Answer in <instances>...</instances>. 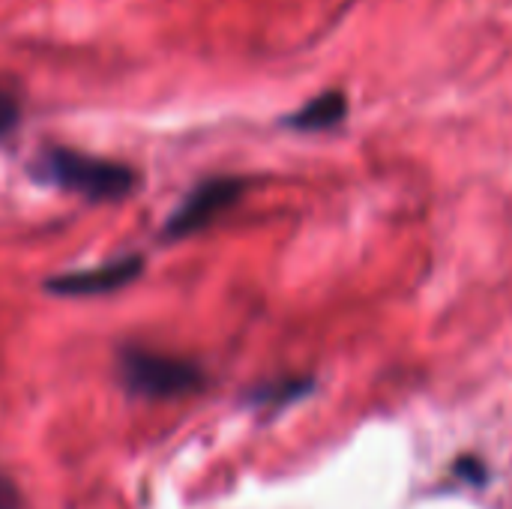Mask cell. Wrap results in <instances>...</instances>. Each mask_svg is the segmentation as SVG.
<instances>
[{
    "instance_id": "1",
    "label": "cell",
    "mask_w": 512,
    "mask_h": 509,
    "mask_svg": "<svg viewBox=\"0 0 512 509\" xmlns=\"http://www.w3.org/2000/svg\"><path fill=\"white\" fill-rule=\"evenodd\" d=\"M27 171L42 186H54L60 192H72L90 201H123L141 186V177L132 165L90 156L72 147L39 150L30 159Z\"/></svg>"
},
{
    "instance_id": "7",
    "label": "cell",
    "mask_w": 512,
    "mask_h": 509,
    "mask_svg": "<svg viewBox=\"0 0 512 509\" xmlns=\"http://www.w3.org/2000/svg\"><path fill=\"white\" fill-rule=\"evenodd\" d=\"M0 509H18V495L3 477H0Z\"/></svg>"
},
{
    "instance_id": "5",
    "label": "cell",
    "mask_w": 512,
    "mask_h": 509,
    "mask_svg": "<svg viewBox=\"0 0 512 509\" xmlns=\"http://www.w3.org/2000/svg\"><path fill=\"white\" fill-rule=\"evenodd\" d=\"M348 114V102L339 90H330V93H321L315 96L312 102H306L300 111L288 114L282 123L288 129H300V132H321V129H333L345 120Z\"/></svg>"
},
{
    "instance_id": "6",
    "label": "cell",
    "mask_w": 512,
    "mask_h": 509,
    "mask_svg": "<svg viewBox=\"0 0 512 509\" xmlns=\"http://www.w3.org/2000/svg\"><path fill=\"white\" fill-rule=\"evenodd\" d=\"M18 120H21V108H18V102L0 90V138H3V135H9V132L18 126Z\"/></svg>"
},
{
    "instance_id": "2",
    "label": "cell",
    "mask_w": 512,
    "mask_h": 509,
    "mask_svg": "<svg viewBox=\"0 0 512 509\" xmlns=\"http://www.w3.org/2000/svg\"><path fill=\"white\" fill-rule=\"evenodd\" d=\"M117 375L123 390L138 399H180L204 387V369L198 363L147 348H123Z\"/></svg>"
},
{
    "instance_id": "4",
    "label": "cell",
    "mask_w": 512,
    "mask_h": 509,
    "mask_svg": "<svg viewBox=\"0 0 512 509\" xmlns=\"http://www.w3.org/2000/svg\"><path fill=\"white\" fill-rule=\"evenodd\" d=\"M141 273H144V255H123V258H111L99 267L48 276L42 282V288L51 297H75V300L78 297H105V294H114V291L138 282Z\"/></svg>"
},
{
    "instance_id": "3",
    "label": "cell",
    "mask_w": 512,
    "mask_h": 509,
    "mask_svg": "<svg viewBox=\"0 0 512 509\" xmlns=\"http://www.w3.org/2000/svg\"><path fill=\"white\" fill-rule=\"evenodd\" d=\"M246 192V180L240 177H207L186 192V198L174 207V213L162 225V240H186L204 231L213 219L231 210Z\"/></svg>"
}]
</instances>
